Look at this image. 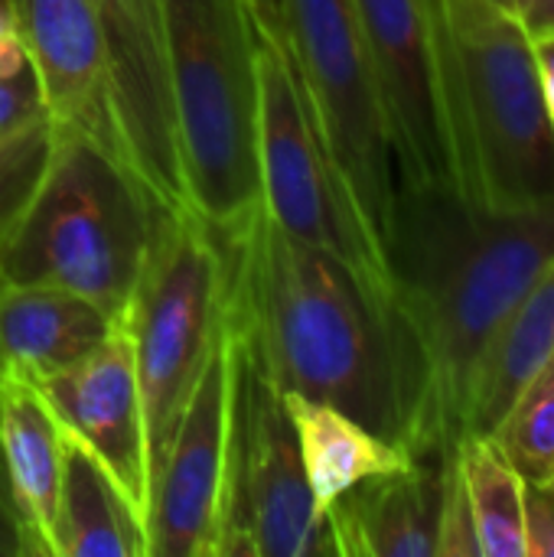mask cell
<instances>
[{"mask_svg": "<svg viewBox=\"0 0 554 557\" xmlns=\"http://www.w3.org/2000/svg\"><path fill=\"white\" fill-rule=\"evenodd\" d=\"M552 258L554 209L483 212L451 189H398L385 264L408 359L411 457L460 447L473 375Z\"/></svg>", "mask_w": 554, "mask_h": 557, "instance_id": "1", "label": "cell"}, {"mask_svg": "<svg viewBox=\"0 0 554 557\" xmlns=\"http://www.w3.org/2000/svg\"><path fill=\"white\" fill-rule=\"evenodd\" d=\"M212 232L232 339L281 392L336 405L405 447L411 392L395 310L346 261L284 232L261 199Z\"/></svg>", "mask_w": 554, "mask_h": 557, "instance_id": "2", "label": "cell"}, {"mask_svg": "<svg viewBox=\"0 0 554 557\" xmlns=\"http://www.w3.org/2000/svg\"><path fill=\"white\" fill-rule=\"evenodd\" d=\"M160 206L101 144L52 127L29 199L0 242L3 284H52L124 320Z\"/></svg>", "mask_w": 554, "mask_h": 557, "instance_id": "3", "label": "cell"}, {"mask_svg": "<svg viewBox=\"0 0 554 557\" xmlns=\"http://www.w3.org/2000/svg\"><path fill=\"white\" fill-rule=\"evenodd\" d=\"M189 209L229 228L261 199L255 16L245 0H163Z\"/></svg>", "mask_w": 554, "mask_h": 557, "instance_id": "4", "label": "cell"}, {"mask_svg": "<svg viewBox=\"0 0 554 557\" xmlns=\"http://www.w3.org/2000/svg\"><path fill=\"white\" fill-rule=\"evenodd\" d=\"M447 36L473 209H554V134L522 20L447 0Z\"/></svg>", "mask_w": 554, "mask_h": 557, "instance_id": "5", "label": "cell"}, {"mask_svg": "<svg viewBox=\"0 0 554 557\" xmlns=\"http://www.w3.org/2000/svg\"><path fill=\"white\" fill-rule=\"evenodd\" d=\"M255 65L261 206L294 238L346 261L372 294L395 310L385 255L336 166L287 33L258 16Z\"/></svg>", "mask_w": 554, "mask_h": 557, "instance_id": "6", "label": "cell"}, {"mask_svg": "<svg viewBox=\"0 0 554 557\" xmlns=\"http://www.w3.org/2000/svg\"><path fill=\"white\" fill-rule=\"evenodd\" d=\"M121 323L134 346L153 483L222 333V255L216 232L199 212L157 215L150 251Z\"/></svg>", "mask_w": 554, "mask_h": 557, "instance_id": "7", "label": "cell"}, {"mask_svg": "<svg viewBox=\"0 0 554 557\" xmlns=\"http://www.w3.org/2000/svg\"><path fill=\"white\" fill-rule=\"evenodd\" d=\"M216 557H336L330 519L304 476L284 392L235 339Z\"/></svg>", "mask_w": 554, "mask_h": 557, "instance_id": "8", "label": "cell"}, {"mask_svg": "<svg viewBox=\"0 0 554 557\" xmlns=\"http://www.w3.org/2000/svg\"><path fill=\"white\" fill-rule=\"evenodd\" d=\"M376 69L398 189H451L467 206L447 0H353Z\"/></svg>", "mask_w": 554, "mask_h": 557, "instance_id": "9", "label": "cell"}, {"mask_svg": "<svg viewBox=\"0 0 554 557\" xmlns=\"http://www.w3.org/2000/svg\"><path fill=\"white\" fill-rule=\"evenodd\" d=\"M284 33L336 166L385 255L398 173L356 3L284 0Z\"/></svg>", "mask_w": 554, "mask_h": 557, "instance_id": "10", "label": "cell"}, {"mask_svg": "<svg viewBox=\"0 0 554 557\" xmlns=\"http://www.w3.org/2000/svg\"><path fill=\"white\" fill-rule=\"evenodd\" d=\"M229 411L232 336L222 317V333L150 483L147 557H216L229 463Z\"/></svg>", "mask_w": 554, "mask_h": 557, "instance_id": "11", "label": "cell"}, {"mask_svg": "<svg viewBox=\"0 0 554 557\" xmlns=\"http://www.w3.org/2000/svg\"><path fill=\"white\" fill-rule=\"evenodd\" d=\"M108 95L131 173L160 212L189 209L167 62L163 0H98Z\"/></svg>", "mask_w": 554, "mask_h": 557, "instance_id": "12", "label": "cell"}, {"mask_svg": "<svg viewBox=\"0 0 554 557\" xmlns=\"http://www.w3.org/2000/svg\"><path fill=\"white\" fill-rule=\"evenodd\" d=\"M36 392L62 431L104 463V470L147 519V424L134 369V346L124 323L91 356L36 382Z\"/></svg>", "mask_w": 554, "mask_h": 557, "instance_id": "13", "label": "cell"}, {"mask_svg": "<svg viewBox=\"0 0 554 557\" xmlns=\"http://www.w3.org/2000/svg\"><path fill=\"white\" fill-rule=\"evenodd\" d=\"M13 3H16L20 36L39 75L49 124L101 144L127 166L124 144L111 111V95H108L98 0H13Z\"/></svg>", "mask_w": 554, "mask_h": 557, "instance_id": "14", "label": "cell"}, {"mask_svg": "<svg viewBox=\"0 0 554 557\" xmlns=\"http://www.w3.org/2000/svg\"><path fill=\"white\" fill-rule=\"evenodd\" d=\"M444 457H415L327 506L336 557H438Z\"/></svg>", "mask_w": 554, "mask_h": 557, "instance_id": "15", "label": "cell"}, {"mask_svg": "<svg viewBox=\"0 0 554 557\" xmlns=\"http://www.w3.org/2000/svg\"><path fill=\"white\" fill-rule=\"evenodd\" d=\"M118 326V317L65 287L0 281V375L36 385L91 356Z\"/></svg>", "mask_w": 554, "mask_h": 557, "instance_id": "16", "label": "cell"}, {"mask_svg": "<svg viewBox=\"0 0 554 557\" xmlns=\"http://www.w3.org/2000/svg\"><path fill=\"white\" fill-rule=\"evenodd\" d=\"M65 431L33 382L0 375V457L26 529L29 557H56Z\"/></svg>", "mask_w": 554, "mask_h": 557, "instance_id": "17", "label": "cell"}, {"mask_svg": "<svg viewBox=\"0 0 554 557\" xmlns=\"http://www.w3.org/2000/svg\"><path fill=\"white\" fill-rule=\"evenodd\" d=\"M56 557H147L144 512L72 434L62 447Z\"/></svg>", "mask_w": 554, "mask_h": 557, "instance_id": "18", "label": "cell"}, {"mask_svg": "<svg viewBox=\"0 0 554 557\" xmlns=\"http://www.w3.org/2000/svg\"><path fill=\"white\" fill-rule=\"evenodd\" d=\"M284 405L294 424L307 486L323 512L336 496L359 486L362 480L402 470L415 460L402 444L369 431L336 405L294 392H284Z\"/></svg>", "mask_w": 554, "mask_h": 557, "instance_id": "19", "label": "cell"}, {"mask_svg": "<svg viewBox=\"0 0 554 557\" xmlns=\"http://www.w3.org/2000/svg\"><path fill=\"white\" fill-rule=\"evenodd\" d=\"M554 356V258L487 349L467 408V437H490L526 382Z\"/></svg>", "mask_w": 554, "mask_h": 557, "instance_id": "20", "label": "cell"}, {"mask_svg": "<svg viewBox=\"0 0 554 557\" xmlns=\"http://www.w3.org/2000/svg\"><path fill=\"white\" fill-rule=\"evenodd\" d=\"M480 557H526V480L490 437H464L457 447Z\"/></svg>", "mask_w": 554, "mask_h": 557, "instance_id": "21", "label": "cell"}, {"mask_svg": "<svg viewBox=\"0 0 554 557\" xmlns=\"http://www.w3.org/2000/svg\"><path fill=\"white\" fill-rule=\"evenodd\" d=\"M490 441L526 486H554V356L526 382Z\"/></svg>", "mask_w": 554, "mask_h": 557, "instance_id": "22", "label": "cell"}, {"mask_svg": "<svg viewBox=\"0 0 554 557\" xmlns=\"http://www.w3.org/2000/svg\"><path fill=\"white\" fill-rule=\"evenodd\" d=\"M49 144H52L49 117L29 124L26 131L0 144V242L13 228L23 202L29 199L33 183L39 180V170L46 163Z\"/></svg>", "mask_w": 554, "mask_h": 557, "instance_id": "23", "label": "cell"}, {"mask_svg": "<svg viewBox=\"0 0 554 557\" xmlns=\"http://www.w3.org/2000/svg\"><path fill=\"white\" fill-rule=\"evenodd\" d=\"M438 557H480L464 476L457 467V450L444 457V503H441Z\"/></svg>", "mask_w": 554, "mask_h": 557, "instance_id": "24", "label": "cell"}, {"mask_svg": "<svg viewBox=\"0 0 554 557\" xmlns=\"http://www.w3.org/2000/svg\"><path fill=\"white\" fill-rule=\"evenodd\" d=\"M42 117H49V114H46V101H42V88H39L33 59L26 55L20 65L0 69V144Z\"/></svg>", "mask_w": 554, "mask_h": 557, "instance_id": "25", "label": "cell"}, {"mask_svg": "<svg viewBox=\"0 0 554 557\" xmlns=\"http://www.w3.org/2000/svg\"><path fill=\"white\" fill-rule=\"evenodd\" d=\"M526 557H554V486H526Z\"/></svg>", "mask_w": 554, "mask_h": 557, "instance_id": "26", "label": "cell"}, {"mask_svg": "<svg viewBox=\"0 0 554 557\" xmlns=\"http://www.w3.org/2000/svg\"><path fill=\"white\" fill-rule=\"evenodd\" d=\"M0 557H29V542L0 457Z\"/></svg>", "mask_w": 554, "mask_h": 557, "instance_id": "27", "label": "cell"}, {"mask_svg": "<svg viewBox=\"0 0 554 557\" xmlns=\"http://www.w3.org/2000/svg\"><path fill=\"white\" fill-rule=\"evenodd\" d=\"M532 52H535V69H539V85H542V101L549 111V124L554 134V36H529Z\"/></svg>", "mask_w": 554, "mask_h": 557, "instance_id": "28", "label": "cell"}, {"mask_svg": "<svg viewBox=\"0 0 554 557\" xmlns=\"http://www.w3.org/2000/svg\"><path fill=\"white\" fill-rule=\"evenodd\" d=\"M519 20L529 36H554V0H535Z\"/></svg>", "mask_w": 554, "mask_h": 557, "instance_id": "29", "label": "cell"}, {"mask_svg": "<svg viewBox=\"0 0 554 557\" xmlns=\"http://www.w3.org/2000/svg\"><path fill=\"white\" fill-rule=\"evenodd\" d=\"M251 7V13L268 23V26H278L284 29V0H245Z\"/></svg>", "mask_w": 554, "mask_h": 557, "instance_id": "30", "label": "cell"}, {"mask_svg": "<svg viewBox=\"0 0 554 557\" xmlns=\"http://www.w3.org/2000/svg\"><path fill=\"white\" fill-rule=\"evenodd\" d=\"M487 3H493L496 10H503V13H513V16H522L535 0H487Z\"/></svg>", "mask_w": 554, "mask_h": 557, "instance_id": "31", "label": "cell"}]
</instances>
